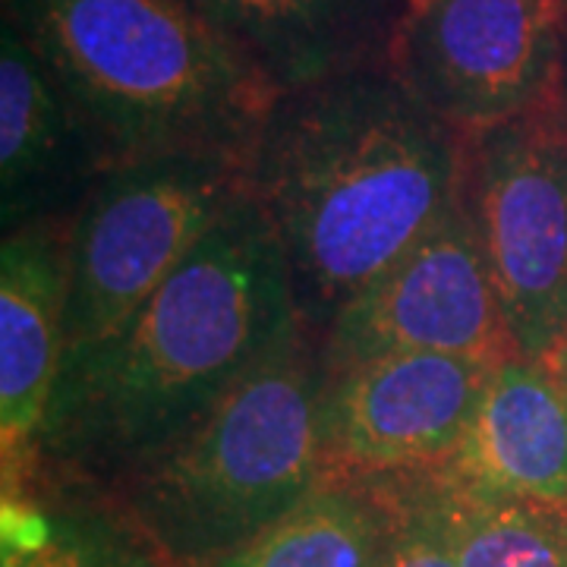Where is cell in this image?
Returning <instances> with one entry per match:
<instances>
[{
	"mask_svg": "<svg viewBox=\"0 0 567 567\" xmlns=\"http://www.w3.org/2000/svg\"><path fill=\"white\" fill-rule=\"evenodd\" d=\"M297 331L306 328L281 249L244 186L133 316L63 360L35 470L121 483L193 432Z\"/></svg>",
	"mask_w": 567,
	"mask_h": 567,
	"instance_id": "1",
	"label": "cell"
},
{
	"mask_svg": "<svg viewBox=\"0 0 567 567\" xmlns=\"http://www.w3.org/2000/svg\"><path fill=\"white\" fill-rule=\"evenodd\" d=\"M464 145L466 133L388 66L271 102L244 186L278 240L312 341L457 208Z\"/></svg>",
	"mask_w": 567,
	"mask_h": 567,
	"instance_id": "2",
	"label": "cell"
},
{
	"mask_svg": "<svg viewBox=\"0 0 567 567\" xmlns=\"http://www.w3.org/2000/svg\"><path fill=\"white\" fill-rule=\"evenodd\" d=\"M107 167L162 155L244 162L278 99L177 0H3Z\"/></svg>",
	"mask_w": 567,
	"mask_h": 567,
	"instance_id": "3",
	"label": "cell"
},
{
	"mask_svg": "<svg viewBox=\"0 0 567 567\" xmlns=\"http://www.w3.org/2000/svg\"><path fill=\"white\" fill-rule=\"evenodd\" d=\"M322 391L319 344L297 331L177 445L107 492L174 565H208L328 480Z\"/></svg>",
	"mask_w": 567,
	"mask_h": 567,
	"instance_id": "4",
	"label": "cell"
},
{
	"mask_svg": "<svg viewBox=\"0 0 567 567\" xmlns=\"http://www.w3.org/2000/svg\"><path fill=\"white\" fill-rule=\"evenodd\" d=\"M244 193V162L162 155L107 167L66 224L63 360L133 316Z\"/></svg>",
	"mask_w": 567,
	"mask_h": 567,
	"instance_id": "5",
	"label": "cell"
},
{
	"mask_svg": "<svg viewBox=\"0 0 567 567\" xmlns=\"http://www.w3.org/2000/svg\"><path fill=\"white\" fill-rule=\"evenodd\" d=\"M461 203L517 353H567L565 99L466 133Z\"/></svg>",
	"mask_w": 567,
	"mask_h": 567,
	"instance_id": "6",
	"label": "cell"
},
{
	"mask_svg": "<svg viewBox=\"0 0 567 567\" xmlns=\"http://www.w3.org/2000/svg\"><path fill=\"white\" fill-rule=\"evenodd\" d=\"M565 0H406L388 73L476 133L565 99Z\"/></svg>",
	"mask_w": 567,
	"mask_h": 567,
	"instance_id": "7",
	"label": "cell"
},
{
	"mask_svg": "<svg viewBox=\"0 0 567 567\" xmlns=\"http://www.w3.org/2000/svg\"><path fill=\"white\" fill-rule=\"evenodd\" d=\"M498 360L388 353L324 375L322 457L338 480H401L454 457Z\"/></svg>",
	"mask_w": 567,
	"mask_h": 567,
	"instance_id": "8",
	"label": "cell"
},
{
	"mask_svg": "<svg viewBox=\"0 0 567 567\" xmlns=\"http://www.w3.org/2000/svg\"><path fill=\"white\" fill-rule=\"evenodd\" d=\"M316 344L324 375L388 353H517L464 203L369 284Z\"/></svg>",
	"mask_w": 567,
	"mask_h": 567,
	"instance_id": "9",
	"label": "cell"
},
{
	"mask_svg": "<svg viewBox=\"0 0 567 567\" xmlns=\"http://www.w3.org/2000/svg\"><path fill=\"white\" fill-rule=\"evenodd\" d=\"M104 164L92 133L17 25H0V224H70Z\"/></svg>",
	"mask_w": 567,
	"mask_h": 567,
	"instance_id": "10",
	"label": "cell"
},
{
	"mask_svg": "<svg viewBox=\"0 0 567 567\" xmlns=\"http://www.w3.org/2000/svg\"><path fill=\"white\" fill-rule=\"evenodd\" d=\"M66 224L3 234L0 249V457L3 492L39 466V442L63 365Z\"/></svg>",
	"mask_w": 567,
	"mask_h": 567,
	"instance_id": "11",
	"label": "cell"
},
{
	"mask_svg": "<svg viewBox=\"0 0 567 567\" xmlns=\"http://www.w3.org/2000/svg\"><path fill=\"white\" fill-rule=\"evenodd\" d=\"M439 483L488 498L567 505V353H511L492 369Z\"/></svg>",
	"mask_w": 567,
	"mask_h": 567,
	"instance_id": "12",
	"label": "cell"
},
{
	"mask_svg": "<svg viewBox=\"0 0 567 567\" xmlns=\"http://www.w3.org/2000/svg\"><path fill=\"white\" fill-rule=\"evenodd\" d=\"M196 10L284 95L385 66L406 0H199Z\"/></svg>",
	"mask_w": 567,
	"mask_h": 567,
	"instance_id": "13",
	"label": "cell"
},
{
	"mask_svg": "<svg viewBox=\"0 0 567 567\" xmlns=\"http://www.w3.org/2000/svg\"><path fill=\"white\" fill-rule=\"evenodd\" d=\"M0 567H177L99 483L35 470L3 492Z\"/></svg>",
	"mask_w": 567,
	"mask_h": 567,
	"instance_id": "14",
	"label": "cell"
},
{
	"mask_svg": "<svg viewBox=\"0 0 567 567\" xmlns=\"http://www.w3.org/2000/svg\"><path fill=\"white\" fill-rule=\"evenodd\" d=\"M388 533L382 483L328 476L281 520L203 567H382Z\"/></svg>",
	"mask_w": 567,
	"mask_h": 567,
	"instance_id": "15",
	"label": "cell"
},
{
	"mask_svg": "<svg viewBox=\"0 0 567 567\" xmlns=\"http://www.w3.org/2000/svg\"><path fill=\"white\" fill-rule=\"evenodd\" d=\"M423 476L461 567H567V505L488 498Z\"/></svg>",
	"mask_w": 567,
	"mask_h": 567,
	"instance_id": "16",
	"label": "cell"
},
{
	"mask_svg": "<svg viewBox=\"0 0 567 567\" xmlns=\"http://www.w3.org/2000/svg\"><path fill=\"white\" fill-rule=\"evenodd\" d=\"M372 483H382L391 502V533L382 567H461L425 476Z\"/></svg>",
	"mask_w": 567,
	"mask_h": 567,
	"instance_id": "17",
	"label": "cell"
},
{
	"mask_svg": "<svg viewBox=\"0 0 567 567\" xmlns=\"http://www.w3.org/2000/svg\"><path fill=\"white\" fill-rule=\"evenodd\" d=\"M561 92H565V102H567V51H565V82H561Z\"/></svg>",
	"mask_w": 567,
	"mask_h": 567,
	"instance_id": "18",
	"label": "cell"
},
{
	"mask_svg": "<svg viewBox=\"0 0 567 567\" xmlns=\"http://www.w3.org/2000/svg\"><path fill=\"white\" fill-rule=\"evenodd\" d=\"M177 3H186V7H193V10L199 7V0H177ZM196 13H199V10H196Z\"/></svg>",
	"mask_w": 567,
	"mask_h": 567,
	"instance_id": "19",
	"label": "cell"
},
{
	"mask_svg": "<svg viewBox=\"0 0 567 567\" xmlns=\"http://www.w3.org/2000/svg\"><path fill=\"white\" fill-rule=\"evenodd\" d=\"M565 10H567V0H565Z\"/></svg>",
	"mask_w": 567,
	"mask_h": 567,
	"instance_id": "20",
	"label": "cell"
}]
</instances>
